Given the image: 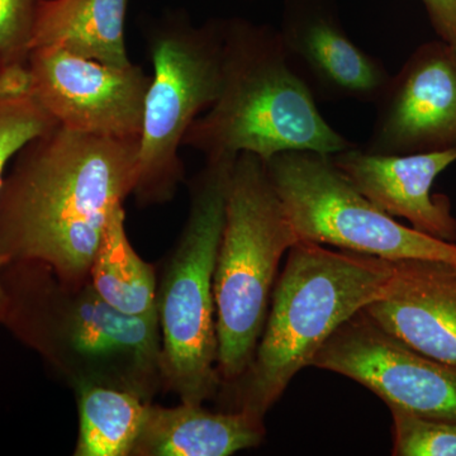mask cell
<instances>
[{"mask_svg": "<svg viewBox=\"0 0 456 456\" xmlns=\"http://www.w3.org/2000/svg\"><path fill=\"white\" fill-rule=\"evenodd\" d=\"M140 139L57 125L20 152L0 191V263H40L65 284L89 281L114 211L134 196Z\"/></svg>", "mask_w": 456, "mask_h": 456, "instance_id": "1", "label": "cell"}, {"mask_svg": "<svg viewBox=\"0 0 456 456\" xmlns=\"http://www.w3.org/2000/svg\"><path fill=\"white\" fill-rule=\"evenodd\" d=\"M4 325L73 387H110L152 402L164 391L159 317L128 316L90 281L65 284L40 263L2 266Z\"/></svg>", "mask_w": 456, "mask_h": 456, "instance_id": "2", "label": "cell"}, {"mask_svg": "<svg viewBox=\"0 0 456 456\" xmlns=\"http://www.w3.org/2000/svg\"><path fill=\"white\" fill-rule=\"evenodd\" d=\"M221 29L220 93L191 126L183 146L206 159L248 152L264 161L287 151L334 156L354 146L318 110L278 28L228 18L221 20Z\"/></svg>", "mask_w": 456, "mask_h": 456, "instance_id": "3", "label": "cell"}, {"mask_svg": "<svg viewBox=\"0 0 456 456\" xmlns=\"http://www.w3.org/2000/svg\"><path fill=\"white\" fill-rule=\"evenodd\" d=\"M395 273V261L298 241L289 248L250 365L222 386V410L265 419L303 368L311 367L336 330L373 302Z\"/></svg>", "mask_w": 456, "mask_h": 456, "instance_id": "4", "label": "cell"}, {"mask_svg": "<svg viewBox=\"0 0 456 456\" xmlns=\"http://www.w3.org/2000/svg\"><path fill=\"white\" fill-rule=\"evenodd\" d=\"M235 160L206 159L191 184L187 222L158 279L164 391L184 403L203 404L221 389L213 277Z\"/></svg>", "mask_w": 456, "mask_h": 456, "instance_id": "5", "label": "cell"}, {"mask_svg": "<svg viewBox=\"0 0 456 456\" xmlns=\"http://www.w3.org/2000/svg\"><path fill=\"white\" fill-rule=\"evenodd\" d=\"M298 241L265 161L248 152L237 156L213 277L221 387L235 382L250 365L279 265Z\"/></svg>", "mask_w": 456, "mask_h": 456, "instance_id": "6", "label": "cell"}, {"mask_svg": "<svg viewBox=\"0 0 456 456\" xmlns=\"http://www.w3.org/2000/svg\"><path fill=\"white\" fill-rule=\"evenodd\" d=\"M147 46L154 75L147 90L134 191L140 207L170 202L184 180L183 140L220 93L221 20L194 26L183 14H174L149 32Z\"/></svg>", "mask_w": 456, "mask_h": 456, "instance_id": "7", "label": "cell"}, {"mask_svg": "<svg viewBox=\"0 0 456 456\" xmlns=\"http://www.w3.org/2000/svg\"><path fill=\"white\" fill-rule=\"evenodd\" d=\"M265 164L299 241L389 261H439L456 266V242L399 224L362 196L331 156L287 151Z\"/></svg>", "mask_w": 456, "mask_h": 456, "instance_id": "8", "label": "cell"}, {"mask_svg": "<svg viewBox=\"0 0 456 456\" xmlns=\"http://www.w3.org/2000/svg\"><path fill=\"white\" fill-rule=\"evenodd\" d=\"M311 367L350 378L388 407L456 422V365L408 346L364 310L336 330Z\"/></svg>", "mask_w": 456, "mask_h": 456, "instance_id": "9", "label": "cell"}, {"mask_svg": "<svg viewBox=\"0 0 456 456\" xmlns=\"http://www.w3.org/2000/svg\"><path fill=\"white\" fill-rule=\"evenodd\" d=\"M32 94L61 127L113 139H141L151 77L141 66H116L57 47L32 50Z\"/></svg>", "mask_w": 456, "mask_h": 456, "instance_id": "10", "label": "cell"}, {"mask_svg": "<svg viewBox=\"0 0 456 456\" xmlns=\"http://www.w3.org/2000/svg\"><path fill=\"white\" fill-rule=\"evenodd\" d=\"M367 151L407 155L456 149V53L425 42L391 77L377 102Z\"/></svg>", "mask_w": 456, "mask_h": 456, "instance_id": "11", "label": "cell"}, {"mask_svg": "<svg viewBox=\"0 0 456 456\" xmlns=\"http://www.w3.org/2000/svg\"><path fill=\"white\" fill-rule=\"evenodd\" d=\"M281 44L314 98L377 103L392 75L342 26L338 0H284Z\"/></svg>", "mask_w": 456, "mask_h": 456, "instance_id": "12", "label": "cell"}, {"mask_svg": "<svg viewBox=\"0 0 456 456\" xmlns=\"http://www.w3.org/2000/svg\"><path fill=\"white\" fill-rule=\"evenodd\" d=\"M332 163L371 203L392 217L443 241L456 242L452 203L431 191L435 179L456 161V149L407 155L373 154L355 145Z\"/></svg>", "mask_w": 456, "mask_h": 456, "instance_id": "13", "label": "cell"}, {"mask_svg": "<svg viewBox=\"0 0 456 456\" xmlns=\"http://www.w3.org/2000/svg\"><path fill=\"white\" fill-rule=\"evenodd\" d=\"M364 312L412 349L456 365V266L395 261L391 281Z\"/></svg>", "mask_w": 456, "mask_h": 456, "instance_id": "14", "label": "cell"}, {"mask_svg": "<svg viewBox=\"0 0 456 456\" xmlns=\"http://www.w3.org/2000/svg\"><path fill=\"white\" fill-rule=\"evenodd\" d=\"M265 419L246 411H211L180 402L150 403L132 456H230L257 448L265 439Z\"/></svg>", "mask_w": 456, "mask_h": 456, "instance_id": "15", "label": "cell"}, {"mask_svg": "<svg viewBox=\"0 0 456 456\" xmlns=\"http://www.w3.org/2000/svg\"><path fill=\"white\" fill-rule=\"evenodd\" d=\"M130 0H40L31 51L57 47L103 64L128 66L125 20Z\"/></svg>", "mask_w": 456, "mask_h": 456, "instance_id": "16", "label": "cell"}, {"mask_svg": "<svg viewBox=\"0 0 456 456\" xmlns=\"http://www.w3.org/2000/svg\"><path fill=\"white\" fill-rule=\"evenodd\" d=\"M119 207L108 222L92 266L89 281L95 292L128 316L158 317V275L134 251Z\"/></svg>", "mask_w": 456, "mask_h": 456, "instance_id": "17", "label": "cell"}, {"mask_svg": "<svg viewBox=\"0 0 456 456\" xmlns=\"http://www.w3.org/2000/svg\"><path fill=\"white\" fill-rule=\"evenodd\" d=\"M77 395L79 431L75 456H132L150 403L134 393L83 384Z\"/></svg>", "mask_w": 456, "mask_h": 456, "instance_id": "18", "label": "cell"}, {"mask_svg": "<svg viewBox=\"0 0 456 456\" xmlns=\"http://www.w3.org/2000/svg\"><path fill=\"white\" fill-rule=\"evenodd\" d=\"M59 123L32 94L28 66H8L0 77V191L8 161L36 137L53 130ZM0 263V323L7 314V294Z\"/></svg>", "mask_w": 456, "mask_h": 456, "instance_id": "19", "label": "cell"}, {"mask_svg": "<svg viewBox=\"0 0 456 456\" xmlns=\"http://www.w3.org/2000/svg\"><path fill=\"white\" fill-rule=\"evenodd\" d=\"M395 456H456V422L389 407Z\"/></svg>", "mask_w": 456, "mask_h": 456, "instance_id": "20", "label": "cell"}, {"mask_svg": "<svg viewBox=\"0 0 456 456\" xmlns=\"http://www.w3.org/2000/svg\"><path fill=\"white\" fill-rule=\"evenodd\" d=\"M40 0H0V55L5 64L27 65Z\"/></svg>", "mask_w": 456, "mask_h": 456, "instance_id": "21", "label": "cell"}, {"mask_svg": "<svg viewBox=\"0 0 456 456\" xmlns=\"http://www.w3.org/2000/svg\"><path fill=\"white\" fill-rule=\"evenodd\" d=\"M432 28L456 53V0H421Z\"/></svg>", "mask_w": 456, "mask_h": 456, "instance_id": "22", "label": "cell"}, {"mask_svg": "<svg viewBox=\"0 0 456 456\" xmlns=\"http://www.w3.org/2000/svg\"><path fill=\"white\" fill-rule=\"evenodd\" d=\"M8 65L5 64L4 59H3L2 55H0V77H3L4 71L7 70Z\"/></svg>", "mask_w": 456, "mask_h": 456, "instance_id": "23", "label": "cell"}]
</instances>
